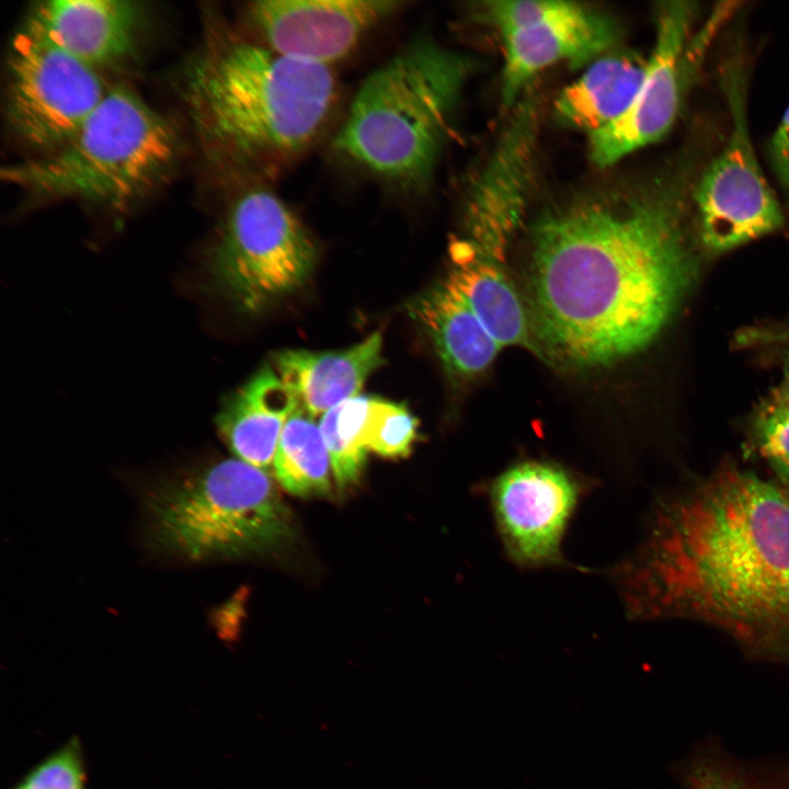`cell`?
Masks as SVG:
<instances>
[{"label": "cell", "mask_w": 789, "mask_h": 789, "mask_svg": "<svg viewBox=\"0 0 789 789\" xmlns=\"http://www.w3.org/2000/svg\"><path fill=\"white\" fill-rule=\"evenodd\" d=\"M694 157L631 187L581 197L531 228L525 306L538 355L613 365L667 323L696 271Z\"/></svg>", "instance_id": "obj_1"}, {"label": "cell", "mask_w": 789, "mask_h": 789, "mask_svg": "<svg viewBox=\"0 0 789 789\" xmlns=\"http://www.w3.org/2000/svg\"><path fill=\"white\" fill-rule=\"evenodd\" d=\"M608 573L629 619L700 622L789 665V505L754 472L725 465L661 495Z\"/></svg>", "instance_id": "obj_2"}, {"label": "cell", "mask_w": 789, "mask_h": 789, "mask_svg": "<svg viewBox=\"0 0 789 789\" xmlns=\"http://www.w3.org/2000/svg\"><path fill=\"white\" fill-rule=\"evenodd\" d=\"M331 67L224 36L187 68L184 95L202 136L226 162L273 178L309 149L334 107Z\"/></svg>", "instance_id": "obj_3"}, {"label": "cell", "mask_w": 789, "mask_h": 789, "mask_svg": "<svg viewBox=\"0 0 789 789\" xmlns=\"http://www.w3.org/2000/svg\"><path fill=\"white\" fill-rule=\"evenodd\" d=\"M471 60L427 37L405 45L361 83L333 149L403 192L435 170Z\"/></svg>", "instance_id": "obj_4"}, {"label": "cell", "mask_w": 789, "mask_h": 789, "mask_svg": "<svg viewBox=\"0 0 789 789\" xmlns=\"http://www.w3.org/2000/svg\"><path fill=\"white\" fill-rule=\"evenodd\" d=\"M178 153L172 123L117 85L65 145L44 158L4 168L1 176L35 196L122 208L156 184Z\"/></svg>", "instance_id": "obj_5"}, {"label": "cell", "mask_w": 789, "mask_h": 789, "mask_svg": "<svg viewBox=\"0 0 789 789\" xmlns=\"http://www.w3.org/2000/svg\"><path fill=\"white\" fill-rule=\"evenodd\" d=\"M158 549L186 561L271 550L291 535V517L271 477L237 458L184 470L146 498Z\"/></svg>", "instance_id": "obj_6"}, {"label": "cell", "mask_w": 789, "mask_h": 789, "mask_svg": "<svg viewBox=\"0 0 789 789\" xmlns=\"http://www.w3.org/2000/svg\"><path fill=\"white\" fill-rule=\"evenodd\" d=\"M316 260V244L294 211L274 192L252 187L229 209L209 274L239 310L254 313L301 287Z\"/></svg>", "instance_id": "obj_7"}, {"label": "cell", "mask_w": 789, "mask_h": 789, "mask_svg": "<svg viewBox=\"0 0 789 789\" xmlns=\"http://www.w3.org/2000/svg\"><path fill=\"white\" fill-rule=\"evenodd\" d=\"M722 79L731 118L729 136L718 155L701 168L693 190L697 233L711 253L774 232L785 221L751 140L744 66L729 62Z\"/></svg>", "instance_id": "obj_8"}, {"label": "cell", "mask_w": 789, "mask_h": 789, "mask_svg": "<svg viewBox=\"0 0 789 789\" xmlns=\"http://www.w3.org/2000/svg\"><path fill=\"white\" fill-rule=\"evenodd\" d=\"M107 91L95 68L28 27L15 36L9 58L7 114L12 129L27 145L52 151L65 145Z\"/></svg>", "instance_id": "obj_9"}, {"label": "cell", "mask_w": 789, "mask_h": 789, "mask_svg": "<svg viewBox=\"0 0 789 789\" xmlns=\"http://www.w3.org/2000/svg\"><path fill=\"white\" fill-rule=\"evenodd\" d=\"M594 482L545 459L515 462L483 483L507 559L522 569L570 567L562 545Z\"/></svg>", "instance_id": "obj_10"}, {"label": "cell", "mask_w": 789, "mask_h": 789, "mask_svg": "<svg viewBox=\"0 0 789 789\" xmlns=\"http://www.w3.org/2000/svg\"><path fill=\"white\" fill-rule=\"evenodd\" d=\"M698 9L691 1L658 4L655 42L642 83L626 113L590 135L591 160L609 167L629 153L662 138L678 113L689 65L701 36L693 38Z\"/></svg>", "instance_id": "obj_11"}, {"label": "cell", "mask_w": 789, "mask_h": 789, "mask_svg": "<svg viewBox=\"0 0 789 789\" xmlns=\"http://www.w3.org/2000/svg\"><path fill=\"white\" fill-rule=\"evenodd\" d=\"M405 4L398 0H261L247 5L256 41L284 56L330 67Z\"/></svg>", "instance_id": "obj_12"}, {"label": "cell", "mask_w": 789, "mask_h": 789, "mask_svg": "<svg viewBox=\"0 0 789 789\" xmlns=\"http://www.w3.org/2000/svg\"><path fill=\"white\" fill-rule=\"evenodd\" d=\"M501 96L513 105L530 80L557 62L582 66L610 49L618 37L610 18L570 1L546 0L529 25L501 35Z\"/></svg>", "instance_id": "obj_13"}, {"label": "cell", "mask_w": 789, "mask_h": 789, "mask_svg": "<svg viewBox=\"0 0 789 789\" xmlns=\"http://www.w3.org/2000/svg\"><path fill=\"white\" fill-rule=\"evenodd\" d=\"M138 22L130 1L49 0L34 9L26 27L95 68L132 53Z\"/></svg>", "instance_id": "obj_14"}, {"label": "cell", "mask_w": 789, "mask_h": 789, "mask_svg": "<svg viewBox=\"0 0 789 789\" xmlns=\"http://www.w3.org/2000/svg\"><path fill=\"white\" fill-rule=\"evenodd\" d=\"M298 408L294 392L266 365L228 398L216 423L237 459L268 473L283 428Z\"/></svg>", "instance_id": "obj_15"}, {"label": "cell", "mask_w": 789, "mask_h": 789, "mask_svg": "<svg viewBox=\"0 0 789 789\" xmlns=\"http://www.w3.org/2000/svg\"><path fill=\"white\" fill-rule=\"evenodd\" d=\"M379 332L348 348L333 352L285 350L274 355V369L311 416L324 414L358 396L367 377L381 365Z\"/></svg>", "instance_id": "obj_16"}, {"label": "cell", "mask_w": 789, "mask_h": 789, "mask_svg": "<svg viewBox=\"0 0 789 789\" xmlns=\"http://www.w3.org/2000/svg\"><path fill=\"white\" fill-rule=\"evenodd\" d=\"M453 265L445 283L468 305L501 346L519 345L535 351L525 302L500 266V261L478 252L467 240L451 245Z\"/></svg>", "instance_id": "obj_17"}, {"label": "cell", "mask_w": 789, "mask_h": 789, "mask_svg": "<svg viewBox=\"0 0 789 789\" xmlns=\"http://www.w3.org/2000/svg\"><path fill=\"white\" fill-rule=\"evenodd\" d=\"M647 61L630 54H611L594 60L564 88L554 103L558 119L570 127L596 133L622 116L642 83Z\"/></svg>", "instance_id": "obj_18"}, {"label": "cell", "mask_w": 789, "mask_h": 789, "mask_svg": "<svg viewBox=\"0 0 789 789\" xmlns=\"http://www.w3.org/2000/svg\"><path fill=\"white\" fill-rule=\"evenodd\" d=\"M408 309L431 338L446 368L455 375L481 373L501 348L465 300L445 282L414 298Z\"/></svg>", "instance_id": "obj_19"}, {"label": "cell", "mask_w": 789, "mask_h": 789, "mask_svg": "<svg viewBox=\"0 0 789 789\" xmlns=\"http://www.w3.org/2000/svg\"><path fill=\"white\" fill-rule=\"evenodd\" d=\"M671 773L681 789H789V750L744 755L708 735L675 761Z\"/></svg>", "instance_id": "obj_20"}, {"label": "cell", "mask_w": 789, "mask_h": 789, "mask_svg": "<svg viewBox=\"0 0 789 789\" xmlns=\"http://www.w3.org/2000/svg\"><path fill=\"white\" fill-rule=\"evenodd\" d=\"M330 455L319 424L299 407L279 437L273 461L277 480L295 495H321L330 491Z\"/></svg>", "instance_id": "obj_21"}, {"label": "cell", "mask_w": 789, "mask_h": 789, "mask_svg": "<svg viewBox=\"0 0 789 789\" xmlns=\"http://www.w3.org/2000/svg\"><path fill=\"white\" fill-rule=\"evenodd\" d=\"M369 398L358 395L346 399L322 414L318 423L341 488L355 482L366 462L368 450L362 434Z\"/></svg>", "instance_id": "obj_22"}, {"label": "cell", "mask_w": 789, "mask_h": 789, "mask_svg": "<svg viewBox=\"0 0 789 789\" xmlns=\"http://www.w3.org/2000/svg\"><path fill=\"white\" fill-rule=\"evenodd\" d=\"M418 421L402 404L370 397L363 426L367 450L384 457H401L411 451Z\"/></svg>", "instance_id": "obj_23"}, {"label": "cell", "mask_w": 789, "mask_h": 789, "mask_svg": "<svg viewBox=\"0 0 789 789\" xmlns=\"http://www.w3.org/2000/svg\"><path fill=\"white\" fill-rule=\"evenodd\" d=\"M754 435L762 456L789 483V401L780 392L762 405Z\"/></svg>", "instance_id": "obj_24"}, {"label": "cell", "mask_w": 789, "mask_h": 789, "mask_svg": "<svg viewBox=\"0 0 789 789\" xmlns=\"http://www.w3.org/2000/svg\"><path fill=\"white\" fill-rule=\"evenodd\" d=\"M16 789H85V770L77 737L37 764Z\"/></svg>", "instance_id": "obj_25"}, {"label": "cell", "mask_w": 789, "mask_h": 789, "mask_svg": "<svg viewBox=\"0 0 789 789\" xmlns=\"http://www.w3.org/2000/svg\"><path fill=\"white\" fill-rule=\"evenodd\" d=\"M770 155L777 174L789 186V106L773 135Z\"/></svg>", "instance_id": "obj_26"}, {"label": "cell", "mask_w": 789, "mask_h": 789, "mask_svg": "<svg viewBox=\"0 0 789 789\" xmlns=\"http://www.w3.org/2000/svg\"><path fill=\"white\" fill-rule=\"evenodd\" d=\"M775 333L777 334V339H775L774 342H781V367L784 381L782 388L779 392L786 400L789 401V328Z\"/></svg>", "instance_id": "obj_27"}, {"label": "cell", "mask_w": 789, "mask_h": 789, "mask_svg": "<svg viewBox=\"0 0 789 789\" xmlns=\"http://www.w3.org/2000/svg\"><path fill=\"white\" fill-rule=\"evenodd\" d=\"M786 494H787V501H788V505H789V490H786Z\"/></svg>", "instance_id": "obj_28"}, {"label": "cell", "mask_w": 789, "mask_h": 789, "mask_svg": "<svg viewBox=\"0 0 789 789\" xmlns=\"http://www.w3.org/2000/svg\"><path fill=\"white\" fill-rule=\"evenodd\" d=\"M14 789H16V788H14Z\"/></svg>", "instance_id": "obj_29"}]
</instances>
